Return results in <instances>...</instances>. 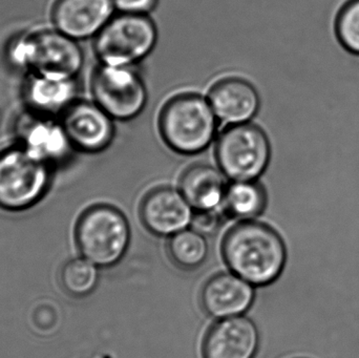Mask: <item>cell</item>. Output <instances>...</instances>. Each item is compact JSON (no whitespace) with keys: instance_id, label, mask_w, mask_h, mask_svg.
I'll use <instances>...</instances> for the list:
<instances>
[{"instance_id":"obj_1","label":"cell","mask_w":359,"mask_h":358,"mask_svg":"<svg viewBox=\"0 0 359 358\" xmlns=\"http://www.w3.org/2000/svg\"><path fill=\"white\" fill-rule=\"evenodd\" d=\"M224 261L232 273L252 286H267L282 275L287 249L272 227L245 221L232 227L222 245Z\"/></svg>"},{"instance_id":"obj_2","label":"cell","mask_w":359,"mask_h":358,"mask_svg":"<svg viewBox=\"0 0 359 358\" xmlns=\"http://www.w3.org/2000/svg\"><path fill=\"white\" fill-rule=\"evenodd\" d=\"M4 55L12 69L27 74L39 71L78 78L84 65L83 50L77 40L56 29L14 36Z\"/></svg>"},{"instance_id":"obj_3","label":"cell","mask_w":359,"mask_h":358,"mask_svg":"<svg viewBox=\"0 0 359 358\" xmlns=\"http://www.w3.org/2000/svg\"><path fill=\"white\" fill-rule=\"evenodd\" d=\"M219 124L206 97L196 92H182L168 99L158 120L162 140L183 156L206 151L217 139Z\"/></svg>"},{"instance_id":"obj_4","label":"cell","mask_w":359,"mask_h":358,"mask_svg":"<svg viewBox=\"0 0 359 358\" xmlns=\"http://www.w3.org/2000/svg\"><path fill=\"white\" fill-rule=\"evenodd\" d=\"M75 241L84 259L101 268L118 264L130 242V227L121 210L109 204L86 208L78 219Z\"/></svg>"},{"instance_id":"obj_5","label":"cell","mask_w":359,"mask_h":358,"mask_svg":"<svg viewBox=\"0 0 359 358\" xmlns=\"http://www.w3.org/2000/svg\"><path fill=\"white\" fill-rule=\"evenodd\" d=\"M54 168L29 155L18 144L0 151V209L21 212L44 199Z\"/></svg>"},{"instance_id":"obj_6","label":"cell","mask_w":359,"mask_h":358,"mask_svg":"<svg viewBox=\"0 0 359 358\" xmlns=\"http://www.w3.org/2000/svg\"><path fill=\"white\" fill-rule=\"evenodd\" d=\"M217 167L230 182L259 181L271 160V144L257 124L227 125L217 137Z\"/></svg>"},{"instance_id":"obj_7","label":"cell","mask_w":359,"mask_h":358,"mask_svg":"<svg viewBox=\"0 0 359 358\" xmlns=\"http://www.w3.org/2000/svg\"><path fill=\"white\" fill-rule=\"evenodd\" d=\"M94 39L99 64L135 67L155 48L157 25L149 15L116 13Z\"/></svg>"},{"instance_id":"obj_8","label":"cell","mask_w":359,"mask_h":358,"mask_svg":"<svg viewBox=\"0 0 359 358\" xmlns=\"http://www.w3.org/2000/svg\"><path fill=\"white\" fill-rule=\"evenodd\" d=\"M95 102L115 121L138 117L147 104V84L134 67L99 64L90 79Z\"/></svg>"},{"instance_id":"obj_9","label":"cell","mask_w":359,"mask_h":358,"mask_svg":"<svg viewBox=\"0 0 359 358\" xmlns=\"http://www.w3.org/2000/svg\"><path fill=\"white\" fill-rule=\"evenodd\" d=\"M16 144L50 167H60L71 160L74 149L58 118L27 111L15 123Z\"/></svg>"},{"instance_id":"obj_10","label":"cell","mask_w":359,"mask_h":358,"mask_svg":"<svg viewBox=\"0 0 359 358\" xmlns=\"http://www.w3.org/2000/svg\"><path fill=\"white\" fill-rule=\"evenodd\" d=\"M59 119L74 149L79 153H102L115 139V120L95 101L79 99Z\"/></svg>"},{"instance_id":"obj_11","label":"cell","mask_w":359,"mask_h":358,"mask_svg":"<svg viewBox=\"0 0 359 358\" xmlns=\"http://www.w3.org/2000/svg\"><path fill=\"white\" fill-rule=\"evenodd\" d=\"M78 78L31 71L22 83V99L27 111L48 117L60 118L79 100Z\"/></svg>"},{"instance_id":"obj_12","label":"cell","mask_w":359,"mask_h":358,"mask_svg":"<svg viewBox=\"0 0 359 358\" xmlns=\"http://www.w3.org/2000/svg\"><path fill=\"white\" fill-rule=\"evenodd\" d=\"M194 212L179 188L165 185L151 189L140 204L143 225L159 237H172L187 229Z\"/></svg>"},{"instance_id":"obj_13","label":"cell","mask_w":359,"mask_h":358,"mask_svg":"<svg viewBox=\"0 0 359 358\" xmlns=\"http://www.w3.org/2000/svg\"><path fill=\"white\" fill-rule=\"evenodd\" d=\"M115 14L113 0H55L50 19L57 31L80 41L96 37Z\"/></svg>"},{"instance_id":"obj_14","label":"cell","mask_w":359,"mask_h":358,"mask_svg":"<svg viewBox=\"0 0 359 358\" xmlns=\"http://www.w3.org/2000/svg\"><path fill=\"white\" fill-rule=\"evenodd\" d=\"M206 98L219 123L225 126L252 121L261 107V98L255 86L236 76L215 82Z\"/></svg>"},{"instance_id":"obj_15","label":"cell","mask_w":359,"mask_h":358,"mask_svg":"<svg viewBox=\"0 0 359 358\" xmlns=\"http://www.w3.org/2000/svg\"><path fill=\"white\" fill-rule=\"evenodd\" d=\"M259 346L257 325L248 317L219 319L207 332L204 358H255Z\"/></svg>"},{"instance_id":"obj_16","label":"cell","mask_w":359,"mask_h":358,"mask_svg":"<svg viewBox=\"0 0 359 358\" xmlns=\"http://www.w3.org/2000/svg\"><path fill=\"white\" fill-rule=\"evenodd\" d=\"M253 286L234 273H221L211 277L201 294V302L207 315L224 319L241 317L255 302Z\"/></svg>"},{"instance_id":"obj_17","label":"cell","mask_w":359,"mask_h":358,"mask_svg":"<svg viewBox=\"0 0 359 358\" xmlns=\"http://www.w3.org/2000/svg\"><path fill=\"white\" fill-rule=\"evenodd\" d=\"M228 179L219 167L196 163L184 170L180 177L179 191L194 210L222 207Z\"/></svg>"},{"instance_id":"obj_18","label":"cell","mask_w":359,"mask_h":358,"mask_svg":"<svg viewBox=\"0 0 359 358\" xmlns=\"http://www.w3.org/2000/svg\"><path fill=\"white\" fill-rule=\"evenodd\" d=\"M267 201V191L259 181H236L228 184L222 209L240 222L253 221L265 212Z\"/></svg>"},{"instance_id":"obj_19","label":"cell","mask_w":359,"mask_h":358,"mask_svg":"<svg viewBox=\"0 0 359 358\" xmlns=\"http://www.w3.org/2000/svg\"><path fill=\"white\" fill-rule=\"evenodd\" d=\"M170 258L184 270H194L208 258L209 248L205 235L194 229H185L170 237L168 244Z\"/></svg>"},{"instance_id":"obj_20","label":"cell","mask_w":359,"mask_h":358,"mask_svg":"<svg viewBox=\"0 0 359 358\" xmlns=\"http://www.w3.org/2000/svg\"><path fill=\"white\" fill-rule=\"evenodd\" d=\"M98 268L84 258L67 261L59 273V282L63 291L76 298L90 296L98 285Z\"/></svg>"},{"instance_id":"obj_21","label":"cell","mask_w":359,"mask_h":358,"mask_svg":"<svg viewBox=\"0 0 359 358\" xmlns=\"http://www.w3.org/2000/svg\"><path fill=\"white\" fill-rule=\"evenodd\" d=\"M335 35L347 52L359 56V0H348L335 19Z\"/></svg>"},{"instance_id":"obj_22","label":"cell","mask_w":359,"mask_h":358,"mask_svg":"<svg viewBox=\"0 0 359 358\" xmlns=\"http://www.w3.org/2000/svg\"><path fill=\"white\" fill-rule=\"evenodd\" d=\"M219 208L209 210H194L190 227L203 235H210L217 233L223 223V214Z\"/></svg>"},{"instance_id":"obj_23","label":"cell","mask_w":359,"mask_h":358,"mask_svg":"<svg viewBox=\"0 0 359 358\" xmlns=\"http://www.w3.org/2000/svg\"><path fill=\"white\" fill-rule=\"evenodd\" d=\"M116 12L121 14L149 15L159 4V0H113Z\"/></svg>"},{"instance_id":"obj_24","label":"cell","mask_w":359,"mask_h":358,"mask_svg":"<svg viewBox=\"0 0 359 358\" xmlns=\"http://www.w3.org/2000/svg\"><path fill=\"white\" fill-rule=\"evenodd\" d=\"M1 120H2V113H1V109H0V123H1Z\"/></svg>"}]
</instances>
